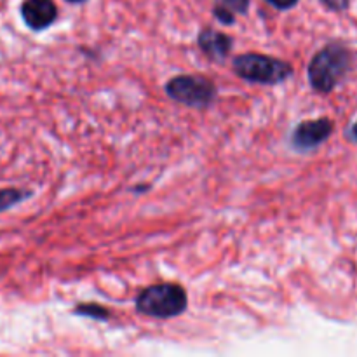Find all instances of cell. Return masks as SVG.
Instances as JSON below:
<instances>
[{
	"instance_id": "1",
	"label": "cell",
	"mask_w": 357,
	"mask_h": 357,
	"mask_svg": "<svg viewBox=\"0 0 357 357\" xmlns=\"http://www.w3.org/2000/svg\"><path fill=\"white\" fill-rule=\"evenodd\" d=\"M352 63V54L344 44L331 42L324 45L309 65L310 86L319 93H331L338 86Z\"/></svg>"
},
{
	"instance_id": "2",
	"label": "cell",
	"mask_w": 357,
	"mask_h": 357,
	"mask_svg": "<svg viewBox=\"0 0 357 357\" xmlns=\"http://www.w3.org/2000/svg\"><path fill=\"white\" fill-rule=\"evenodd\" d=\"M188 296L181 286L173 282L149 286L136 298V309L153 319H173L187 310Z\"/></svg>"
},
{
	"instance_id": "3",
	"label": "cell",
	"mask_w": 357,
	"mask_h": 357,
	"mask_svg": "<svg viewBox=\"0 0 357 357\" xmlns=\"http://www.w3.org/2000/svg\"><path fill=\"white\" fill-rule=\"evenodd\" d=\"M234 72L248 82L274 86L284 82L293 75V66L288 61L272 56L248 52L234 58Z\"/></svg>"
},
{
	"instance_id": "4",
	"label": "cell",
	"mask_w": 357,
	"mask_h": 357,
	"mask_svg": "<svg viewBox=\"0 0 357 357\" xmlns=\"http://www.w3.org/2000/svg\"><path fill=\"white\" fill-rule=\"evenodd\" d=\"M166 93L171 100L187 107L206 108L215 101L216 86L208 77L178 75L166 84Z\"/></svg>"
},
{
	"instance_id": "5",
	"label": "cell",
	"mask_w": 357,
	"mask_h": 357,
	"mask_svg": "<svg viewBox=\"0 0 357 357\" xmlns=\"http://www.w3.org/2000/svg\"><path fill=\"white\" fill-rule=\"evenodd\" d=\"M333 132V122L326 117L316 121L302 122L295 128L291 136V143L298 150H312L323 145Z\"/></svg>"
},
{
	"instance_id": "6",
	"label": "cell",
	"mask_w": 357,
	"mask_h": 357,
	"mask_svg": "<svg viewBox=\"0 0 357 357\" xmlns=\"http://www.w3.org/2000/svg\"><path fill=\"white\" fill-rule=\"evenodd\" d=\"M21 14L31 30H45L56 21L58 9L52 0H26L21 7Z\"/></svg>"
},
{
	"instance_id": "7",
	"label": "cell",
	"mask_w": 357,
	"mask_h": 357,
	"mask_svg": "<svg viewBox=\"0 0 357 357\" xmlns=\"http://www.w3.org/2000/svg\"><path fill=\"white\" fill-rule=\"evenodd\" d=\"M197 44L201 51L208 56L213 61H223L229 56L230 49H232V38L227 33H222L213 28H204L201 30L197 38Z\"/></svg>"
},
{
	"instance_id": "8",
	"label": "cell",
	"mask_w": 357,
	"mask_h": 357,
	"mask_svg": "<svg viewBox=\"0 0 357 357\" xmlns=\"http://www.w3.org/2000/svg\"><path fill=\"white\" fill-rule=\"evenodd\" d=\"M28 197H30V192L17 190V188H3V190H0V213L20 204L21 201Z\"/></svg>"
},
{
	"instance_id": "9",
	"label": "cell",
	"mask_w": 357,
	"mask_h": 357,
	"mask_svg": "<svg viewBox=\"0 0 357 357\" xmlns=\"http://www.w3.org/2000/svg\"><path fill=\"white\" fill-rule=\"evenodd\" d=\"M75 314H80L84 317H91V319H100L105 321L110 317V312L107 309H103L101 305H96V303H87V305H79L75 309Z\"/></svg>"
},
{
	"instance_id": "10",
	"label": "cell",
	"mask_w": 357,
	"mask_h": 357,
	"mask_svg": "<svg viewBox=\"0 0 357 357\" xmlns=\"http://www.w3.org/2000/svg\"><path fill=\"white\" fill-rule=\"evenodd\" d=\"M222 6L234 14H244L250 7V0H222Z\"/></svg>"
},
{
	"instance_id": "11",
	"label": "cell",
	"mask_w": 357,
	"mask_h": 357,
	"mask_svg": "<svg viewBox=\"0 0 357 357\" xmlns=\"http://www.w3.org/2000/svg\"><path fill=\"white\" fill-rule=\"evenodd\" d=\"M215 17L220 21V23H223V24H232L234 20H236V14L230 13V10L227 9V7L216 6V7H215Z\"/></svg>"
},
{
	"instance_id": "12",
	"label": "cell",
	"mask_w": 357,
	"mask_h": 357,
	"mask_svg": "<svg viewBox=\"0 0 357 357\" xmlns=\"http://www.w3.org/2000/svg\"><path fill=\"white\" fill-rule=\"evenodd\" d=\"M271 6H274L275 9H281V10H286V9H291V7H295L296 3H298V0H267Z\"/></svg>"
},
{
	"instance_id": "13",
	"label": "cell",
	"mask_w": 357,
	"mask_h": 357,
	"mask_svg": "<svg viewBox=\"0 0 357 357\" xmlns=\"http://www.w3.org/2000/svg\"><path fill=\"white\" fill-rule=\"evenodd\" d=\"M331 10H344L349 7V0H321Z\"/></svg>"
},
{
	"instance_id": "14",
	"label": "cell",
	"mask_w": 357,
	"mask_h": 357,
	"mask_svg": "<svg viewBox=\"0 0 357 357\" xmlns=\"http://www.w3.org/2000/svg\"><path fill=\"white\" fill-rule=\"evenodd\" d=\"M347 136H349V139H352V142H357V122L354 126H352L351 129H349Z\"/></svg>"
},
{
	"instance_id": "15",
	"label": "cell",
	"mask_w": 357,
	"mask_h": 357,
	"mask_svg": "<svg viewBox=\"0 0 357 357\" xmlns=\"http://www.w3.org/2000/svg\"><path fill=\"white\" fill-rule=\"evenodd\" d=\"M68 2H72V3H79V2H84V0H68Z\"/></svg>"
}]
</instances>
